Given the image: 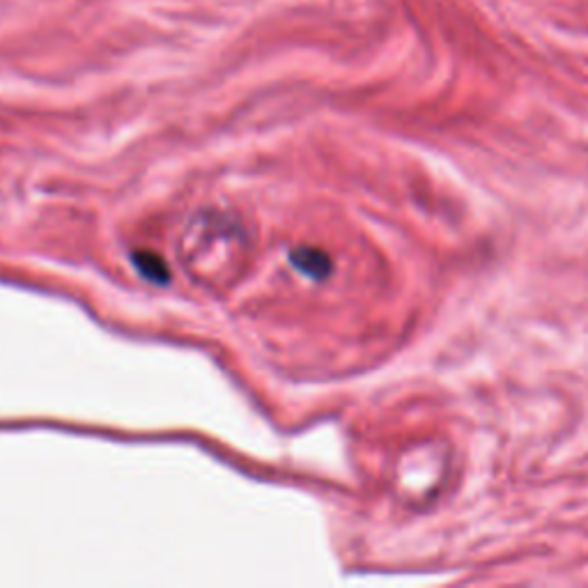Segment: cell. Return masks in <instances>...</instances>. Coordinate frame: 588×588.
<instances>
[{
    "label": "cell",
    "mask_w": 588,
    "mask_h": 588,
    "mask_svg": "<svg viewBox=\"0 0 588 588\" xmlns=\"http://www.w3.org/2000/svg\"><path fill=\"white\" fill-rule=\"evenodd\" d=\"M292 265L299 269L301 274L311 278H324L331 272V260L327 253L311 249V246H304V249H297L290 253Z\"/></svg>",
    "instance_id": "6da1fadb"
},
{
    "label": "cell",
    "mask_w": 588,
    "mask_h": 588,
    "mask_svg": "<svg viewBox=\"0 0 588 588\" xmlns=\"http://www.w3.org/2000/svg\"><path fill=\"white\" fill-rule=\"evenodd\" d=\"M134 265L143 278L152 283H168V267L166 262L154 253H134Z\"/></svg>",
    "instance_id": "7a4b0ae2"
}]
</instances>
